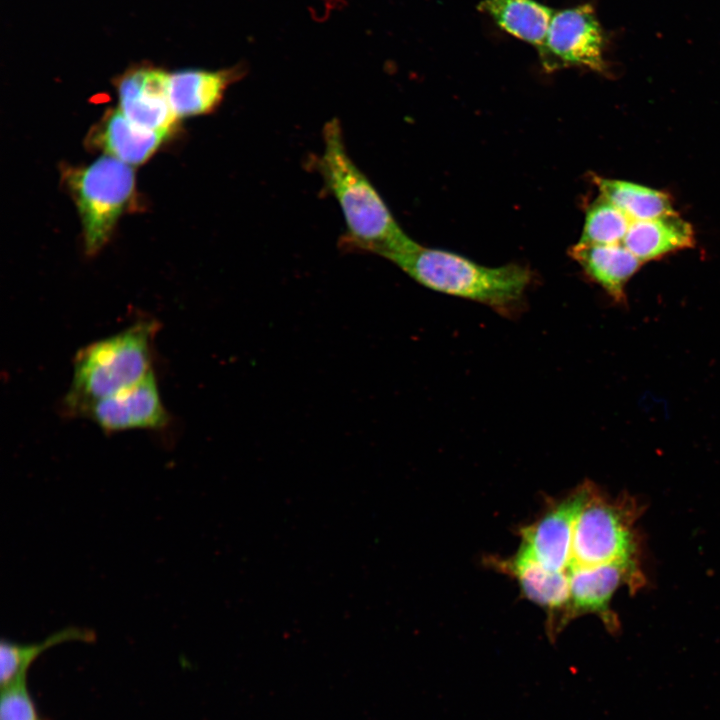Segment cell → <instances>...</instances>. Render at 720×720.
<instances>
[{"label": "cell", "instance_id": "15", "mask_svg": "<svg viewBox=\"0 0 720 720\" xmlns=\"http://www.w3.org/2000/svg\"><path fill=\"white\" fill-rule=\"evenodd\" d=\"M478 9L505 32L537 48L543 47L554 12L536 0H483Z\"/></svg>", "mask_w": 720, "mask_h": 720}, {"label": "cell", "instance_id": "6", "mask_svg": "<svg viewBox=\"0 0 720 720\" xmlns=\"http://www.w3.org/2000/svg\"><path fill=\"white\" fill-rule=\"evenodd\" d=\"M605 38L592 5L581 4L554 13L545 43L539 52L553 70L580 66L603 73Z\"/></svg>", "mask_w": 720, "mask_h": 720}, {"label": "cell", "instance_id": "12", "mask_svg": "<svg viewBox=\"0 0 720 720\" xmlns=\"http://www.w3.org/2000/svg\"><path fill=\"white\" fill-rule=\"evenodd\" d=\"M168 135L142 129L120 109H112L90 129L86 144L128 165H138L148 160Z\"/></svg>", "mask_w": 720, "mask_h": 720}, {"label": "cell", "instance_id": "2", "mask_svg": "<svg viewBox=\"0 0 720 720\" xmlns=\"http://www.w3.org/2000/svg\"><path fill=\"white\" fill-rule=\"evenodd\" d=\"M387 259L426 288L484 304L505 317L520 312L533 281L526 266L487 267L414 240Z\"/></svg>", "mask_w": 720, "mask_h": 720}, {"label": "cell", "instance_id": "11", "mask_svg": "<svg viewBox=\"0 0 720 720\" xmlns=\"http://www.w3.org/2000/svg\"><path fill=\"white\" fill-rule=\"evenodd\" d=\"M246 72L244 65H236L217 71L189 69L170 74L169 97L177 118L215 111L230 85Z\"/></svg>", "mask_w": 720, "mask_h": 720}, {"label": "cell", "instance_id": "18", "mask_svg": "<svg viewBox=\"0 0 720 720\" xmlns=\"http://www.w3.org/2000/svg\"><path fill=\"white\" fill-rule=\"evenodd\" d=\"M630 223L621 210L600 196L586 211L579 243H622Z\"/></svg>", "mask_w": 720, "mask_h": 720}, {"label": "cell", "instance_id": "10", "mask_svg": "<svg viewBox=\"0 0 720 720\" xmlns=\"http://www.w3.org/2000/svg\"><path fill=\"white\" fill-rule=\"evenodd\" d=\"M169 77L151 67L126 72L117 83L121 112L142 129L169 134L177 119L169 97Z\"/></svg>", "mask_w": 720, "mask_h": 720}, {"label": "cell", "instance_id": "7", "mask_svg": "<svg viewBox=\"0 0 720 720\" xmlns=\"http://www.w3.org/2000/svg\"><path fill=\"white\" fill-rule=\"evenodd\" d=\"M585 492L586 483L553 503L536 521L521 528L518 551L543 569L564 576L569 562L573 523Z\"/></svg>", "mask_w": 720, "mask_h": 720}, {"label": "cell", "instance_id": "9", "mask_svg": "<svg viewBox=\"0 0 720 720\" xmlns=\"http://www.w3.org/2000/svg\"><path fill=\"white\" fill-rule=\"evenodd\" d=\"M84 415L105 432L159 429L168 422L153 371L138 383L93 403Z\"/></svg>", "mask_w": 720, "mask_h": 720}, {"label": "cell", "instance_id": "16", "mask_svg": "<svg viewBox=\"0 0 720 720\" xmlns=\"http://www.w3.org/2000/svg\"><path fill=\"white\" fill-rule=\"evenodd\" d=\"M600 196L621 210L631 221L675 214L671 196L660 190L633 182L593 177Z\"/></svg>", "mask_w": 720, "mask_h": 720}, {"label": "cell", "instance_id": "5", "mask_svg": "<svg viewBox=\"0 0 720 720\" xmlns=\"http://www.w3.org/2000/svg\"><path fill=\"white\" fill-rule=\"evenodd\" d=\"M62 177L79 211L86 253L96 254L134 195V170L107 155L85 167L64 168Z\"/></svg>", "mask_w": 720, "mask_h": 720}, {"label": "cell", "instance_id": "4", "mask_svg": "<svg viewBox=\"0 0 720 720\" xmlns=\"http://www.w3.org/2000/svg\"><path fill=\"white\" fill-rule=\"evenodd\" d=\"M639 515L640 508L631 497L611 499L587 482L573 523L564 576L568 579L576 569L602 564L638 563L635 523Z\"/></svg>", "mask_w": 720, "mask_h": 720}, {"label": "cell", "instance_id": "1", "mask_svg": "<svg viewBox=\"0 0 720 720\" xmlns=\"http://www.w3.org/2000/svg\"><path fill=\"white\" fill-rule=\"evenodd\" d=\"M322 136L323 152L314 160L313 167L322 177L325 192L336 199L345 220L340 249L387 259L408 246L413 239L400 227L379 192L350 157L340 121L333 118L326 122Z\"/></svg>", "mask_w": 720, "mask_h": 720}, {"label": "cell", "instance_id": "13", "mask_svg": "<svg viewBox=\"0 0 720 720\" xmlns=\"http://www.w3.org/2000/svg\"><path fill=\"white\" fill-rule=\"evenodd\" d=\"M569 255L579 264L584 274L616 303L626 301V286L643 264L622 243H577Z\"/></svg>", "mask_w": 720, "mask_h": 720}, {"label": "cell", "instance_id": "8", "mask_svg": "<svg viewBox=\"0 0 720 720\" xmlns=\"http://www.w3.org/2000/svg\"><path fill=\"white\" fill-rule=\"evenodd\" d=\"M569 604L565 626L583 614H596L610 631L618 626L611 600L624 585L635 590L643 583L639 563H608L572 571L569 576Z\"/></svg>", "mask_w": 720, "mask_h": 720}, {"label": "cell", "instance_id": "19", "mask_svg": "<svg viewBox=\"0 0 720 720\" xmlns=\"http://www.w3.org/2000/svg\"><path fill=\"white\" fill-rule=\"evenodd\" d=\"M0 720H46L36 708L28 691L26 679L2 688Z\"/></svg>", "mask_w": 720, "mask_h": 720}, {"label": "cell", "instance_id": "14", "mask_svg": "<svg viewBox=\"0 0 720 720\" xmlns=\"http://www.w3.org/2000/svg\"><path fill=\"white\" fill-rule=\"evenodd\" d=\"M622 244L647 262L695 245L690 223L675 214L631 221Z\"/></svg>", "mask_w": 720, "mask_h": 720}, {"label": "cell", "instance_id": "3", "mask_svg": "<svg viewBox=\"0 0 720 720\" xmlns=\"http://www.w3.org/2000/svg\"><path fill=\"white\" fill-rule=\"evenodd\" d=\"M157 328L155 321L142 320L81 349L64 398L68 413L84 415L93 403L145 378L152 371L151 344Z\"/></svg>", "mask_w": 720, "mask_h": 720}, {"label": "cell", "instance_id": "17", "mask_svg": "<svg viewBox=\"0 0 720 720\" xmlns=\"http://www.w3.org/2000/svg\"><path fill=\"white\" fill-rule=\"evenodd\" d=\"M95 639L92 631L80 627H67L51 634L41 642L20 644L2 639L0 645V684L5 688L26 679L33 661L45 650L69 641L90 642Z\"/></svg>", "mask_w": 720, "mask_h": 720}]
</instances>
